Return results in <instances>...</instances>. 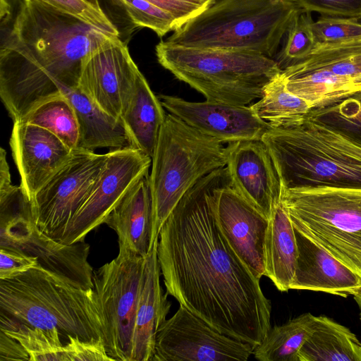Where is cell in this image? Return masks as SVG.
<instances>
[{
  "instance_id": "1",
  "label": "cell",
  "mask_w": 361,
  "mask_h": 361,
  "mask_svg": "<svg viewBox=\"0 0 361 361\" xmlns=\"http://www.w3.org/2000/svg\"><path fill=\"white\" fill-rule=\"evenodd\" d=\"M231 183L225 166L184 195L161 228L157 258L166 293L180 305L255 349L271 328V305L216 224L214 190Z\"/></svg>"
},
{
  "instance_id": "2",
  "label": "cell",
  "mask_w": 361,
  "mask_h": 361,
  "mask_svg": "<svg viewBox=\"0 0 361 361\" xmlns=\"http://www.w3.org/2000/svg\"><path fill=\"white\" fill-rule=\"evenodd\" d=\"M16 1L15 12L1 3L0 97L13 122L78 87L82 59L111 37L48 6Z\"/></svg>"
},
{
  "instance_id": "3",
  "label": "cell",
  "mask_w": 361,
  "mask_h": 361,
  "mask_svg": "<svg viewBox=\"0 0 361 361\" xmlns=\"http://www.w3.org/2000/svg\"><path fill=\"white\" fill-rule=\"evenodd\" d=\"M262 141L282 188L361 187V144L307 114L291 126L270 127Z\"/></svg>"
},
{
  "instance_id": "4",
  "label": "cell",
  "mask_w": 361,
  "mask_h": 361,
  "mask_svg": "<svg viewBox=\"0 0 361 361\" xmlns=\"http://www.w3.org/2000/svg\"><path fill=\"white\" fill-rule=\"evenodd\" d=\"M299 10L293 0H216L165 41L254 51L274 59Z\"/></svg>"
},
{
  "instance_id": "5",
  "label": "cell",
  "mask_w": 361,
  "mask_h": 361,
  "mask_svg": "<svg viewBox=\"0 0 361 361\" xmlns=\"http://www.w3.org/2000/svg\"><path fill=\"white\" fill-rule=\"evenodd\" d=\"M155 51L161 66L206 100L233 105L261 98L265 86L282 71L274 59L254 51L195 48L165 40Z\"/></svg>"
},
{
  "instance_id": "6",
  "label": "cell",
  "mask_w": 361,
  "mask_h": 361,
  "mask_svg": "<svg viewBox=\"0 0 361 361\" xmlns=\"http://www.w3.org/2000/svg\"><path fill=\"white\" fill-rule=\"evenodd\" d=\"M0 309L32 327L104 343V319L94 288L61 282L40 269L0 280Z\"/></svg>"
},
{
  "instance_id": "7",
  "label": "cell",
  "mask_w": 361,
  "mask_h": 361,
  "mask_svg": "<svg viewBox=\"0 0 361 361\" xmlns=\"http://www.w3.org/2000/svg\"><path fill=\"white\" fill-rule=\"evenodd\" d=\"M224 143L169 113L161 128L149 176L152 200L151 247L176 204L203 177L226 165Z\"/></svg>"
},
{
  "instance_id": "8",
  "label": "cell",
  "mask_w": 361,
  "mask_h": 361,
  "mask_svg": "<svg viewBox=\"0 0 361 361\" xmlns=\"http://www.w3.org/2000/svg\"><path fill=\"white\" fill-rule=\"evenodd\" d=\"M295 230L361 276V187L281 188Z\"/></svg>"
},
{
  "instance_id": "9",
  "label": "cell",
  "mask_w": 361,
  "mask_h": 361,
  "mask_svg": "<svg viewBox=\"0 0 361 361\" xmlns=\"http://www.w3.org/2000/svg\"><path fill=\"white\" fill-rule=\"evenodd\" d=\"M0 246L35 257L40 269L77 288H94V270L88 262L90 245H66L42 233L36 225L32 201L20 185L0 191Z\"/></svg>"
},
{
  "instance_id": "10",
  "label": "cell",
  "mask_w": 361,
  "mask_h": 361,
  "mask_svg": "<svg viewBox=\"0 0 361 361\" xmlns=\"http://www.w3.org/2000/svg\"><path fill=\"white\" fill-rule=\"evenodd\" d=\"M145 258L119 247L116 257L93 272L94 290L105 324L104 345L114 361H133Z\"/></svg>"
},
{
  "instance_id": "11",
  "label": "cell",
  "mask_w": 361,
  "mask_h": 361,
  "mask_svg": "<svg viewBox=\"0 0 361 361\" xmlns=\"http://www.w3.org/2000/svg\"><path fill=\"white\" fill-rule=\"evenodd\" d=\"M107 157L77 147L68 159L36 192L32 216L39 229L59 242L64 231L88 196Z\"/></svg>"
},
{
  "instance_id": "12",
  "label": "cell",
  "mask_w": 361,
  "mask_h": 361,
  "mask_svg": "<svg viewBox=\"0 0 361 361\" xmlns=\"http://www.w3.org/2000/svg\"><path fill=\"white\" fill-rule=\"evenodd\" d=\"M152 158L131 147L111 149L88 196L68 223L59 243L71 245L104 221L128 190L149 173Z\"/></svg>"
},
{
  "instance_id": "13",
  "label": "cell",
  "mask_w": 361,
  "mask_h": 361,
  "mask_svg": "<svg viewBox=\"0 0 361 361\" xmlns=\"http://www.w3.org/2000/svg\"><path fill=\"white\" fill-rule=\"evenodd\" d=\"M253 350L180 305L159 326L152 361H245Z\"/></svg>"
},
{
  "instance_id": "14",
  "label": "cell",
  "mask_w": 361,
  "mask_h": 361,
  "mask_svg": "<svg viewBox=\"0 0 361 361\" xmlns=\"http://www.w3.org/2000/svg\"><path fill=\"white\" fill-rule=\"evenodd\" d=\"M140 71L119 37H109L82 61L78 87L102 109L120 119Z\"/></svg>"
},
{
  "instance_id": "15",
  "label": "cell",
  "mask_w": 361,
  "mask_h": 361,
  "mask_svg": "<svg viewBox=\"0 0 361 361\" xmlns=\"http://www.w3.org/2000/svg\"><path fill=\"white\" fill-rule=\"evenodd\" d=\"M212 207L225 239L254 276L260 279L265 274L269 219L242 197L231 183L214 190Z\"/></svg>"
},
{
  "instance_id": "16",
  "label": "cell",
  "mask_w": 361,
  "mask_h": 361,
  "mask_svg": "<svg viewBox=\"0 0 361 361\" xmlns=\"http://www.w3.org/2000/svg\"><path fill=\"white\" fill-rule=\"evenodd\" d=\"M158 97L169 113L222 143L259 140L270 128L255 114L250 106L209 100L193 102L164 94Z\"/></svg>"
},
{
  "instance_id": "17",
  "label": "cell",
  "mask_w": 361,
  "mask_h": 361,
  "mask_svg": "<svg viewBox=\"0 0 361 361\" xmlns=\"http://www.w3.org/2000/svg\"><path fill=\"white\" fill-rule=\"evenodd\" d=\"M226 165L233 189L269 219L281 186L270 154L259 140L228 143Z\"/></svg>"
},
{
  "instance_id": "18",
  "label": "cell",
  "mask_w": 361,
  "mask_h": 361,
  "mask_svg": "<svg viewBox=\"0 0 361 361\" xmlns=\"http://www.w3.org/2000/svg\"><path fill=\"white\" fill-rule=\"evenodd\" d=\"M10 146L20 185L31 201L72 152L49 130L22 121L13 122Z\"/></svg>"
},
{
  "instance_id": "19",
  "label": "cell",
  "mask_w": 361,
  "mask_h": 361,
  "mask_svg": "<svg viewBox=\"0 0 361 361\" xmlns=\"http://www.w3.org/2000/svg\"><path fill=\"white\" fill-rule=\"evenodd\" d=\"M295 229V228H294ZM298 258L290 289L347 298L361 291V276L295 229Z\"/></svg>"
},
{
  "instance_id": "20",
  "label": "cell",
  "mask_w": 361,
  "mask_h": 361,
  "mask_svg": "<svg viewBox=\"0 0 361 361\" xmlns=\"http://www.w3.org/2000/svg\"><path fill=\"white\" fill-rule=\"evenodd\" d=\"M158 240L154 241L145 258L133 338V361H152L156 336L166 319L171 302L160 284L161 270L157 258Z\"/></svg>"
},
{
  "instance_id": "21",
  "label": "cell",
  "mask_w": 361,
  "mask_h": 361,
  "mask_svg": "<svg viewBox=\"0 0 361 361\" xmlns=\"http://www.w3.org/2000/svg\"><path fill=\"white\" fill-rule=\"evenodd\" d=\"M149 176H142L128 190L104 221L117 234L120 247L145 258L151 249L152 230Z\"/></svg>"
},
{
  "instance_id": "22",
  "label": "cell",
  "mask_w": 361,
  "mask_h": 361,
  "mask_svg": "<svg viewBox=\"0 0 361 361\" xmlns=\"http://www.w3.org/2000/svg\"><path fill=\"white\" fill-rule=\"evenodd\" d=\"M297 258L295 229L281 197L269 219L264 243V276L269 278L280 291L290 289Z\"/></svg>"
},
{
  "instance_id": "23",
  "label": "cell",
  "mask_w": 361,
  "mask_h": 361,
  "mask_svg": "<svg viewBox=\"0 0 361 361\" xmlns=\"http://www.w3.org/2000/svg\"><path fill=\"white\" fill-rule=\"evenodd\" d=\"M166 116L160 99L140 72L121 118L131 147L152 158Z\"/></svg>"
},
{
  "instance_id": "24",
  "label": "cell",
  "mask_w": 361,
  "mask_h": 361,
  "mask_svg": "<svg viewBox=\"0 0 361 361\" xmlns=\"http://www.w3.org/2000/svg\"><path fill=\"white\" fill-rule=\"evenodd\" d=\"M63 94L70 100L77 116L79 127L78 147L93 151L101 147L111 149L131 147L121 120L102 109L78 87L66 90Z\"/></svg>"
},
{
  "instance_id": "25",
  "label": "cell",
  "mask_w": 361,
  "mask_h": 361,
  "mask_svg": "<svg viewBox=\"0 0 361 361\" xmlns=\"http://www.w3.org/2000/svg\"><path fill=\"white\" fill-rule=\"evenodd\" d=\"M281 75L287 90L304 99L311 109L355 92L352 78L322 68L295 63L282 70Z\"/></svg>"
},
{
  "instance_id": "26",
  "label": "cell",
  "mask_w": 361,
  "mask_h": 361,
  "mask_svg": "<svg viewBox=\"0 0 361 361\" xmlns=\"http://www.w3.org/2000/svg\"><path fill=\"white\" fill-rule=\"evenodd\" d=\"M298 361H361V342L348 327L326 316H316Z\"/></svg>"
},
{
  "instance_id": "27",
  "label": "cell",
  "mask_w": 361,
  "mask_h": 361,
  "mask_svg": "<svg viewBox=\"0 0 361 361\" xmlns=\"http://www.w3.org/2000/svg\"><path fill=\"white\" fill-rule=\"evenodd\" d=\"M315 320L316 316L305 312L271 327L252 355L259 361H298V353L312 334Z\"/></svg>"
},
{
  "instance_id": "28",
  "label": "cell",
  "mask_w": 361,
  "mask_h": 361,
  "mask_svg": "<svg viewBox=\"0 0 361 361\" xmlns=\"http://www.w3.org/2000/svg\"><path fill=\"white\" fill-rule=\"evenodd\" d=\"M250 107L271 128L291 126L311 109L304 99L287 90L281 73L265 86L262 97Z\"/></svg>"
},
{
  "instance_id": "29",
  "label": "cell",
  "mask_w": 361,
  "mask_h": 361,
  "mask_svg": "<svg viewBox=\"0 0 361 361\" xmlns=\"http://www.w3.org/2000/svg\"><path fill=\"white\" fill-rule=\"evenodd\" d=\"M0 322V331L21 344L29 355V361H68L59 329L32 327L2 311Z\"/></svg>"
},
{
  "instance_id": "30",
  "label": "cell",
  "mask_w": 361,
  "mask_h": 361,
  "mask_svg": "<svg viewBox=\"0 0 361 361\" xmlns=\"http://www.w3.org/2000/svg\"><path fill=\"white\" fill-rule=\"evenodd\" d=\"M20 121L49 130L71 150L78 147L77 116L72 104L64 94L42 102Z\"/></svg>"
},
{
  "instance_id": "31",
  "label": "cell",
  "mask_w": 361,
  "mask_h": 361,
  "mask_svg": "<svg viewBox=\"0 0 361 361\" xmlns=\"http://www.w3.org/2000/svg\"><path fill=\"white\" fill-rule=\"evenodd\" d=\"M296 63L329 70L352 78L355 84L361 76V40L317 46L308 57Z\"/></svg>"
},
{
  "instance_id": "32",
  "label": "cell",
  "mask_w": 361,
  "mask_h": 361,
  "mask_svg": "<svg viewBox=\"0 0 361 361\" xmlns=\"http://www.w3.org/2000/svg\"><path fill=\"white\" fill-rule=\"evenodd\" d=\"M307 115L361 144V90L312 108Z\"/></svg>"
},
{
  "instance_id": "33",
  "label": "cell",
  "mask_w": 361,
  "mask_h": 361,
  "mask_svg": "<svg viewBox=\"0 0 361 361\" xmlns=\"http://www.w3.org/2000/svg\"><path fill=\"white\" fill-rule=\"evenodd\" d=\"M312 20L310 13L300 9L295 16L285 35L283 45L274 58L281 70L306 59L315 49Z\"/></svg>"
},
{
  "instance_id": "34",
  "label": "cell",
  "mask_w": 361,
  "mask_h": 361,
  "mask_svg": "<svg viewBox=\"0 0 361 361\" xmlns=\"http://www.w3.org/2000/svg\"><path fill=\"white\" fill-rule=\"evenodd\" d=\"M111 1L125 11L135 26L150 29L160 37L180 27L171 13L146 0Z\"/></svg>"
},
{
  "instance_id": "35",
  "label": "cell",
  "mask_w": 361,
  "mask_h": 361,
  "mask_svg": "<svg viewBox=\"0 0 361 361\" xmlns=\"http://www.w3.org/2000/svg\"><path fill=\"white\" fill-rule=\"evenodd\" d=\"M358 20L324 16L312 20L311 27L317 47L361 40V23Z\"/></svg>"
},
{
  "instance_id": "36",
  "label": "cell",
  "mask_w": 361,
  "mask_h": 361,
  "mask_svg": "<svg viewBox=\"0 0 361 361\" xmlns=\"http://www.w3.org/2000/svg\"><path fill=\"white\" fill-rule=\"evenodd\" d=\"M57 11L71 15L111 36L119 32L104 11H99L84 0H30Z\"/></svg>"
},
{
  "instance_id": "37",
  "label": "cell",
  "mask_w": 361,
  "mask_h": 361,
  "mask_svg": "<svg viewBox=\"0 0 361 361\" xmlns=\"http://www.w3.org/2000/svg\"><path fill=\"white\" fill-rule=\"evenodd\" d=\"M306 12L361 20V0H293Z\"/></svg>"
},
{
  "instance_id": "38",
  "label": "cell",
  "mask_w": 361,
  "mask_h": 361,
  "mask_svg": "<svg viewBox=\"0 0 361 361\" xmlns=\"http://www.w3.org/2000/svg\"><path fill=\"white\" fill-rule=\"evenodd\" d=\"M32 269H40L35 257L0 246V280L11 279Z\"/></svg>"
},
{
  "instance_id": "39",
  "label": "cell",
  "mask_w": 361,
  "mask_h": 361,
  "mask_svg": "<svg viewBox=\"0 0 361 361\" xmlns=\"http://www.w3.org/2000/svg\"><path fill=\"white\" fill-rule=\"evenodd\" d=\"M65 344L68 361H114L107 353L103 341H84L68 335Z\"/></svg>"
},
{
  "instance_id": "40",
  "label": "cell",
  "mask_w": 361,
  "mask_h": 361,
  "mask_svg": "<svg viewBox=\"0 0 361 361\" xmlns=\"http://www.w3.org/2000/svg\"><path fill=\"white\" fill-rule=\"evenodd\" d=\"M171 13L180 26L195 17L207 6L199 0H146Z\"/></svg>"
},
{
  "instance_id": "41",
  "label": "cell",
  "mask_w": 361,
  "mask_h": 361,
  "mask_svg": "<svg viewBox=\"0 0 361 361\" xmlns=\"http://www.w3.org/2000/svg\"><path fill=\"white\" fill-rule=\"evenodd\" d=\"M28 360L29 355L14 338L0 331V361Z\"/></svg>"
},
{
  "instance_id": "42",
  "label": "cell",
  "mask_w": 361,
  "mask_h": 361,
  "mask_svg": "<svg viewBox=\"0 0 361 361\" xmlns=\"http://www.w3.org/2000/svg\"><path fill=\"white\" fill-rule=\"evenodd\" d=\"M84 1H86L87 3L90 4V5H92L95 8H97L99 11H103L102 8H101L99 0H84Z\"/></svg>"
},
{
  "instance_id": "43",
  "label": "cell",
  "mask_w": 361,
  "mask_h": 361,
  "mask_svg": "<svg viewBox=\"0 0 361 361\" xmlns=\"http://www.w3.org/2000/svg\"><path fill=\"white\" fill-rule=\"evenodd\" d=\"M353 297L360 310V319L361 321V291Z\"/></svg>"
},
{
  "instance_id": "44",
  "label": "cell",
  "mask_w": 361,
  "mask_h": 361,
  "mask_svg": "<svg viewBox=\"0 0 361 361\" xmlns=\"http://www.w3.org/2000/svg\"><path fill=\"white\" fill-rule=\"evenodd\" d=\"M355 92L361 90V76L355 82Z\"/></svg>"
},
{
  "instance_id": "45",
  "label": "cell",
  "mask_w": 361,
  "mask_h": 361,
  "mask_svg": "<svg viewBox=\"0 0 361 361\" xmlns=\"http://www.w3.org/2000/svg\"><path fill=\"white\" fill-rule=\"evenodd\" d=\"M204 4L207 7L214 4L216 0H199Z\"/></svg>"
}]
</instances>
